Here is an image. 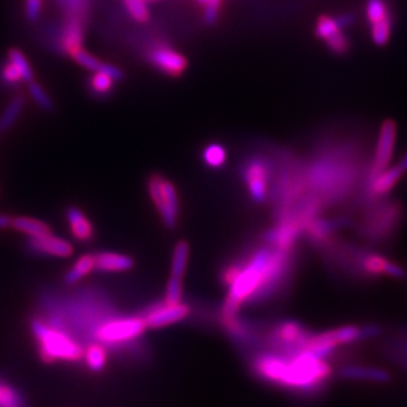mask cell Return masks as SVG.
<instances>
[{
	"label": "cell",
	"instance_id": "cell-34",
	"mask_svg": "<svg viewBox=\"0 0 407 407\" xmlns=\"http://www.w3.org/2000/svg\"><path fill=\"white\" fill-rule=\"evenodd\" d=\"M113 82L115 81L112 79L111 77L96 72L91 77V79H90V86H91V90H93L94 93L103 95V94L111 91L112 87H113Z\"/></svg>",
	"mask_w": 407,
	"mask_h": 407
},
{
	"label": "cell",
	"instance_id": "cell-15",
	"mask_svg": "<svg viewBox=\"0 0 407 407\" xmlns=\"http://www.w3.org/2000/svg\"><path fill=\"white\" fill-rule=\"evenodd\" d=\"M147 58L158 72L170 77L184 74L187 67L186 57L165 44H156L155 47L150 48Z\"/></svg>",
	"mask_w": 407,
	"mask_h": 407
},
{
	"label": "cell",
	"instance_id": "cell-26",
	"mask_svg": "<svg viewBox=\"0 0 407 407\" xmlns=\"http://www.w3.org/2000/svg\"><path fill=\"white\" fill-rule=\"evenodd\" d=\"M9 60L11 64L16 67V70L19 72L20 78L23 82L26 84H30L33 82V70L29 65L27 57L23 55V52L20 49H11L9 53Z\"/></svg>",
	"mask_w": 407,
	"mask_h": 407
},
{
	"label": "cell",
	"instance_id": "cell-5",
	"mask_svg": "<svg viewBox=\"0 0 407 407\" xmlns=\"http://www.w3.org/2000/svg\"><path fill=\"white\" fill-rule=\"evenodd\" d=\"M241 182L255 204L267 203L274 177V157L252 155L242 160L239 167Z\"/></svg>",
	"mask_w": 407,
	"mask_h": 407
},
{
	"label": "cell",
	"instance_id": "cell-9",
	"mask_svg": "<svg viewBox=\"0 0 407 407\" xmlns=\"http://www.w3.org/2000/svg\"><path fill=\"white\" fill-rule=\"evenodd\" d=\"M407 173V153L399 160L397 165L388 167L379 174L367 181L361 187V196L359 203L370 202L388 196L389 193L396 187L401 178Z\"/></svg>",
	"mask_w": 407,
	"mask_h": 407
},
{
	"label": "cell",
	"instance_id": "cell-11",
	"mask_svg": "<svg viewBox=\"0 0 407 407\" xmlns=\"http://www.w3.org/2000/svg\"><path fill=\"white\" fill-rule=\"evenodd\" d=\"M147 330L141 316L121 318L106 322L96 330V338L106 344H118L139 338Z\"/></svg>",
	"mask_w": 407,
	"mask_h": 407
},
{
	"label": "cell",
	"instance_id": "cell-38",
	"mask_svg": "<svg viewBox=\"0 0 407 407\" xmlns=\"http://www.w3.org/2000/svg\"><path fill=\"white\" fill-rule=\"evenodd\" d=\"M12 219L7 213H0V230H7L12 225Z\"/></svg>",
	"mask_w": 407,
	"mask_h": 407
},
{
	"label": "cell",
	"instance_id": "cell-37",
	"mask_svg": "<svg viewBox=\"0 0 407 407\" xmlns=\"http://www.w3.org/2000/svg\"><path fill=\"white\" fill-rule=\"evenodd\" d=\"M99 73H103V74H107L108 77H111L115 82H116V81H121V79L124 78V73L121 72L119 67H116L115 65H110V64H106V62H103Z\"/></svg>",
	"mask_w": 407,
	"mask_h": 407
},
{
	"label": "cell",
	"instance_id": "cell-24",
	"mask_svg": "<svg viewBox=\"0 0 407 407\" xmlns=\"http://www.w3.org/2000/svg\"><path fill=\"white\" fill-rule=\"evenodd\" d=\"M204 165L210 169H222L227 164V149L219 143H210L202 152Z\"/></svg>",
	"mask_w": 407,
	"mask_h": 407
},
{
	"label": "cell",
	"instance_id": "cell-12",
	"mask_svg": "<svg viewBox=\"0 0 407 407\" xmlns=\"http://www.w3.org/2000/svg\"><path fill=\"white\" fill-rule=\"evenodd\" d=\"M342 24L336 16L320 15L315 23V36L322 40L325 47L335 55L342 56L348 53L351 44L350 38L342 32Z\"/></svg>",
	"mask_w": 407,
	"mask_h": 407
},
{
	"label": "cell",
	"instance_id": "cell-31",
	"mask_svg": "<svg viewBox=\"0 0 407 407\" xmlns=\"http://www.w3.org/2000/svg\"><path fill=\"white\" fill-rule=\"evenodd\" d=\"M28 93L30 95V98L35 101V103L38 104L41 110L50 111L53 108V102L49 98L47 91L40 84H36L35 81L28 84Z\"/></svg>",
	"mask_w": 407,
	"mask_h": 407
},
{
	"label": "cell",
	"instance_id": "cell-30",
	"mask_svg": "<svg viewBox=\"0 0 407 407\" xmlns=\"http://www.w3.org/2000/svg\"><path fill=\"white\" fill-rule=\"evenodd\" d=\"M70 56L74 58V61L77 64L84 66V69H87V70H90V72H95V73H96V72L101 70V66H102L103 62H101L96 57L90 55L89 52H86L82 48L75 49L74 52H73Z\"/></svg>",
	"mask_w": 407,
	"mask_h": 407
},
{
	"label": "cell",
	"instance_id": "cell-10",
	"mask_svg": "<svg viewBox=\"0 0 407 407\" xmlns=\"http://www.w3.org/2000/svg\"><path fill=\"white\" fill-rule=\"evenodd\" d=\"M365 15L373 43L379 47L386 45L393 32V13L388 0H367Z\"/></svg>",
	"mask_w": 407,
	"mask_h": 407
},
{
	"label": "cell",
	"instance_id": "cell-14",
	"mask_svg": "<svg viewBox=\"0 0 407 407\" xmlns=\"http://www.w3.org/2000/svg\"><path fill=\"white\" fill-rule=\"evenodd\" d=\"M191 313L190 306L186 303H158V305L150 307L145 314L141 318L147 324V328H164L170 324L179 323L185 320L186 318Z\"/></svg>",
	"mask_w": 407,
	"mask_h": 407
},
{
	"label": "cell",
	"instance_id": "cell-25",
	"mask_svg": "<svg viewBox=\"0 0 407 407\" xmlns=\"http://www.w3.org/2000/svg\"><path fill=\"white\" fill-rule=\"evenodd\" d=\"M84 359L89 369L102 372L107 364V351L101 344H93L84 351Z\"/></svg>",
	"mask_w": 407,
	"mask_h": 407
},
{
	"label": "cell",
	"instance_id": "cell-20",
	"mask_svg": "<svg viewBox=\"0 0 407 407\" xmlns=\"http://www.w3.org/2000/svg\"><path fill=\"white\" fill-rule=\"evenodd\" d=\"M11 227L15 231L27 235L29 239H36V238H41V236L52 233L50 227L48 225L47 223L38 221L35 218H28V216L13 218Z\"/></svg>",
	"mask_w": 407,
	"mask_h": 407
},
{
	"label": "cell",
	"instance_id": "cell-7",
	"mask_svg": "<svg viewBox=\"0 0 407 407\" xmlns=\"http://www.w3.org/2000/svg\"><path fill=\"white\" fill-rule=\"evenodd\" d=\"M148 193L162 224L167 230H174L179 218V196L176 186L161 174L149 177Z\"/></svg>",
	"mask_w": 407,
	"mask_h": 407
},
{
	"label": "cell",
	"instance_id": "cell-32",
	"mask_svg": "<svg viewBox=\"0 0 407 407\" xmlns=\"http://www.w3.org/2000/svg\"><path fill=\"white\" fill-rule=\"evenodd\" d=\"M184 296V286H182V279L181 278L170 277L167 284V293H165V303H179L182 302Z\"/></svg>",
	"mask_w": 407,
	"mask_h": 407
},
{
	"label": "cell",
	"instance_id": "cell-18",
	"mask_svg": "<svg viewBox=\"0 0 407 407\" xmlns=\"http://www.w3.org/2000/svg\"><path fill=\"white\" fill-rule=\"evenodd\" d=\"M95 270L104 273H121L127 272L135 267V260L127 255L113 253V252H101L94 255Z\"/></svg>",
	"mask_w": 407,
	"mask_h": 407
},
{
	"label": "cell",
	"instance_id": "cell-3",
	"mask_svg": "<svg viewBox=\"0 0 407 407\" xmlns=\"http://www.w3.org/2000/svg\"><path fill=\"white\" fill-rule=\"evenodd\" d=\"M357 219H351V227L357 238L373 247H385L397 235L403 221L402 204L388 196L360 203Z\"/></svg>",
	"mask_w": 407,
	"mask_h": 407
},
{
	"label": "cell",
	"instance_id": "cell-23",
	"mask_svg": "<svg viewBox=\"0 0 407 407\" xmlns=\"http://www.w3.org/2000/svg\"><path fill=\"white\" fill-rule=\"evenodd\" d=\"M26 98L23 95H16L11 99L9 106L4 108V111L0 115V132L10 130L11 127L18 121L20 113L24 110Z\"/></svg>",
	"mask_w": 407,
	"mask_h": 407
},
{
	"label": "cell",
	"instance_id": "cell-16",
	"mask_svg": "<svg viewBox=\"0 0 407 407\" xmlns=\"http://www.w3.org/2000/svg\"><path fill=\"white\" fill-rule=\"evenodd\" d=\"M338 376L347 381L370 384H388L391 381V374L388 370L364 365H342L338 369Z\"/></svg>",
	"mask_w": 407,
	"mask_h": 407
},
{
	"label": "cell",
	"instance_id": "cell-17",
	"mask_svg": "<svg viewBox=\"0 0 407 407\" xmlns=\"http://www.w3.org/2000/svg\"><path fill=\"white\" fill-rule=\"evenodd\" d=\"M28 245L33 252L45 256L66 259L73 255V245L65 239L55 236L52 233L36 239H29Z\"/></svg>",
	"mask_w": 407,
	"mask_h": 407
},
{
	"label": "cell",
	"instance_id": "cell-35",
	"mask_svg": "<svg viewBox=\"0 0 407 407\" xmlns=\"http://www.w3.org/2000/svg\"><path fill=\"white\" fill-rule=\"evenodd\" d=\"M41 1L43 0H27L26 1V15L27 19L35 21L41 13Z\"/></svg>",
	"mask_w": 407,
	"mask_h": 407
},
{
	"label": "cell",
	"instance_id": "cell-28",
	"mask_svg": "<svg viewBox=\"0 0 407 407\" xmlns=\"http://www.w3.org/2000/svg\"><path fill=\"white\" fill-rule=\"evenodd\" d=\"M130 18L139 23L149 20L148 1L147 0H121Z\"/></svg>",
	"mask_w": 407,
	"mask_h": 407
},
{
	"label": "cell",
	"instance_id": "cell-8",
	"mask_svg": "<svg viewBox=\"0 0 407 407\" xmlns=\"http://www.w3.org/2000/svg\"><path fill=\"white\" fill-rule=\"evenodd\" d=\"M396 141H397V124L393 121H384L379 128V139L376 143V148L372 155V158L368 162L362 185L373 177L379 174L381 172H384L385 169H388L394 155Z\"/></svg>",
	"mask_w": 407,
	"mask_h": 407
},
{
	"label": "cell",
	"instance_id": "cell-36",
	"mask_svg": "<svg viewBox=\"0 0 407 407\" xmlns=\"http://www.w3.org/2000/svg\"><path fill=\"white\" fill-rule=\"evenodd\" d=\"M3 79L7 82V84H18L19 81H21L20 78L19 72L16 70V67L12 65V64H7V65L3 67Z\"/></svg>",
	"mask_w": 407,
	"mask_h": 407
},
{
	"label": "cell",
	"instance_id": "cell-13",
	"mask_svg": "<svg viewBox=\"0 0 407 407\" xmlns=\"http://www.w3.org/2000/svg\"><path fill=\"white\" fill-rule=\"evenodd\" d=\"M305 227L296 221L274 223L268 230L261 232L260 241L278 247V248H296V242L303 238Z\"/></svg>",
	"mask_w": 407,
	"mask_h": 407
},
{
	"label": "cell",
	"instance_id": "cell-4",
	"mask_svg": "<svg viewBox=\"0 0 407 407\" xmlns=\"http://www.w3.org/2000/svg\"><path fill=\"white\" fill-rule=\"evenodd\" d=\"M30 330L38 340L40 357L48 364L58 360L79 361L84 359L82 347L69 335L48 325L40 319H33L30 322Z\"/></svg>",
	"mask_w": 407,
	"mask_h": 407
},
{
	"label": "cell",
	"instance_id": "cell-6",
	"mask_svg": "<svg viewBox=\"0 0 407 407\" xmlns=\"http://www.w3.org/2000/svg\"><path fill=\"white\" fill-rule=\"evenodd\" d=\"M311 335L313 331L298 320H278L265 327L262 350L282 355H296L305 351L306 342Z\"/></svg>",
	"mask_w": 407,
	"mask_h": 407
},
{
	"label": "cell",
	"instance_id": "cell-1",
	"mask_svg": "<svg viewBox=\"0 0 407 407\" xmlns=\"http://www.w3.org/2000/svg\"><path fill=\"white\" fill-rule=\"evenodd\" d=\"M247 365L260 382L302 399L322 397L335 374L330 362L306 352L282 355L259 350L247 355Z\"/></svg>",
	"mask_w": 407,
	"mask_h": 407
},
{
	"label": "cell",
	"instance_id": "cell-33",
	"mask_svg": "<svg viewBox=\"0 0 407 407\" xmlns=\"http://www.w3.org/2000/svg\"><path fill=\"white\" fill-rule=\"evenodd\" d=\"M0 407H21L19 391L10 385H0Z\"/></svg>",
	"mask_w": 407,
	"mask_h": 407
},
{
	"label": "cell",
	"instance_id": "cell-40",
	"mask_svg": "<svg viewBox=\"0 0 407 407\" xmlns=\"http://www.w3.org/2000/svg\"><path fill=\"white\" fill-rule=\"evenodd\" d=\"M0 385H1V382H0Z\"/></svg>",
	"mask_w": 407,
	"mask_h": 407
},
{
	"label": "cell",
	"instance_id": "cell-21",
	"mask_svg": "<svg viewBox=\"0 0 407 407\" xmlns=\"http://www.w3.org/2000/svg\"><path fill=\"white\" fill-rule=\"evenodd\" d=\"M190 257V245L186 240H179L174 245L170 264V277L184 279Z\"/></svg>",
	"mask_w": 407,
	"mask_h": 407
},
{
	"label": "cell",
	"instance_id": "cell-19",
	"mask_svg": "<svg viewBox=\"0 0 407 407\" xmlns=\"http://www.w3.org/2000/svg\"><path fill=\"white\" fill-rule=\"evenodd\" d=\"M66 221L75 240L87 242L94 238V227L89 218L78 207L72 206L66 210Z\"/></svg>",
	"mask_w": 407,
	"mask_h": 407
},
{
	"label": "cell",
	"instance_id": "cell-22",
	"mask_svg": "<svg viewBox=\"0 0 407 407\" xmlns=\"http://www.w3.org/2000/svg\"><path fill=\"white\" fill-rule=\"evenodd\" d=\"M93 270H95L94 255H84L75 261L72 268L66 272L64 282L66 285H74L87 274H90Z\"/></svg>",
	"mask_w": 407,
	"mask_h": 407
},
{
	"label": "cell",
	"instance_id": "cell-2",
	"mask_svg": "<svg viewBox=\"0 0 407 407\" xmlns=\"http://www.w3.org/2000/svg\"><path fill=\"white\" fill-rule=\"evenodd\" d=\"M359 150L350 143H327L305 161L307 193L316 195L325 210L344 203L362 187L365 178Z\"/></svg>",
	"mask_w": 407,
	"mask_h": 407
},
{
	"label": "cell",
	"instance_id": "cell-39",
	"mask_svg": "<svg viewBox=\"0 0 407 407\" xmlns=\"http://www.w3.org/2000/svg\"><path fill=\"white\" fill-rule=\"evenodd\" d=\"M148 3H155V1H160V0H147Z\"/></svg>",
	"mask_w": 407,
	"mask_h": 407
},
{
	"label": "cell",
	"instance_id": "cell-29",
	"mask_svg": "<svg viewBox=\"0 0 407 407\" xmlns=\"http://www.w3.org/2000/svg\"><path fill=\"white\" fill-rule=\"evenodd\" d=\"M203 7V20L207 26H213L222 11L224 0H196Z\"/></svg>",
	"mask_w": 407,
	"mask_h": 407
},
{
	"label": "cell",
	"instance_id": "cell-27",
	"mask_svg": "<svg viewBox=\"0 0 407 407\" xmlns=\"http://www.w3.org/2000/svg\"><path fill=\"white\" fill-rule=\"evenodd\" d=\"M82 41V29L79 21H70L66 27L65 36H64V48L69 55H72L75 49L81 48Z\"/></svg>",
	"mask_w": 407,
	"mask_h": 407
}]
</instances>
